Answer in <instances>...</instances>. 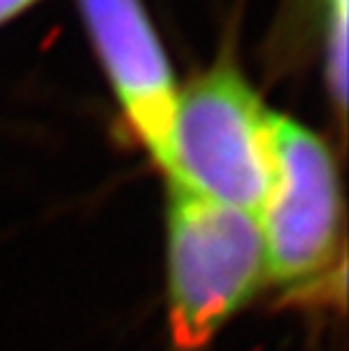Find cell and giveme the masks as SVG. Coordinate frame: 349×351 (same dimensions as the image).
I'll list each match as a JSON object with an SVG mask.
<instances>
[{
    "label": "cell",
    "instance_id": "cell-2",
    "mask_svg": "<svg viewBox=\"0 0 349 351\" xmlns=\"http://www.w3.org/2000/svg\"><path fill=\"white\" fill-rule=\"evenodd\" d=\"M168 322L177 351H200L268 283L258 218L168 186Z\"/></svg>",
    "mask_w": 349,
    "mask_h": 351
},
{
    "label": "cell",
    "instance_id": "cell-1",
    "mask_svg": "<svg viewBox=\"0 0 349 351\" xmlns=\"http://www.w3.org/2000/svg\"><path fill=\"white\" fill-rule=\"evenodd\" d=\"M168 186L261 215L274 179V111L227 59L177 98Z\"/></svg>",
    "mask_w": 349,
    "mask_h": 351
},
{
    "label": "cell",
    "instance_id": "cell-3",
    "mask_svg": "<svg viewBox=\"0 0 349 351\" xmlns=\"http://www.w3.org/2000/svg\"><path fill=\"white\" fill-rule=\"evenodd\" d=\"M338 170L329 145L293 118L274 114V179L258 215L268 283L306 295L340 252Z\"/></svg>",
    "mask_w": 349,
    "mask_h": 351
},
{
    "label": "cell",
    "instance_id": "cell-4",
    "mask_svg": "<svg viewBox=\"0 0 349 351\" xmlns=\"http://www.w3.org/2000/svg\"><path fill=\"white\" fill-rule=\"evenodd\" d=\"M82 19L130 127L166 173L180 88L141 0H80Z\"/></svg>",
    "mask_w": 349,
    "mask_h": 351
},
{
    "label": "cell",
    "instance_id": "cell-6",
    "mask_svg": "<svg viewBox=\"0 0 349 351\" xmlns=\"http://www.w3.org/2000/svg\"><path fill=\"white\" fill-rule=\"evenodd\" d=\"M329 5V23H347V0H326Z\"/></svg>",
    "mask_w": 349,
    "mask_h": 351
},
{
    "label": "cell",
    "instance_id": "cell-5",
    "mask_svg": "<svg viewBox=\"0 0 349 351\" xmlns=\"http://www.w3.org/2000/svg\"><path fill=\"white\" fill-rule=\"evenodd\" d=\"M34 3L36 0H0V25L14 16H19V14H23Z\"/></svg>",
    "mask_w": 349,
    "mask_h": 351
}]
</instances>
